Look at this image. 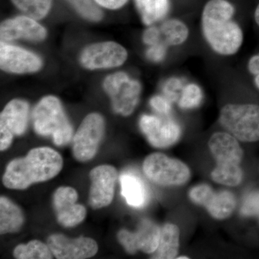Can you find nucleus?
<instances>
[{
    "label": "nucleus",
    "mask_w": 259,
    "mask_h": 259,
    "mask_svg": "<svg viewBox=\"0 0 259 259\" xmlns=\"http://www.w3.org/2000/svg\"><path fill=\"white\" fill-rule=\"evenodd\" d=\"M235 13V7L228 0H209L202 10V34L218 55H235L243 45L244 35L239 24L233 20Z\"/></svg>",
    "instance_id": "nucleus-1"
},
{
    "label": "nucleus",
    "mask_w": 259,
    "mask_h": 259,
    "mask_svg": "<svg viewBox=\"0 0 259 259\" xmlns=\"http://www.w3.org/2000/svg\"><path fill=\"white\" fill-rule=\"evenodd\" d=\"M63 163L62 157L55 150L33 148L25 157L15 158L8 163L3 177V185L12 190H25L33 184L57 176Z\"/></svg>",
    "instance_id": "nucleus-2"
},
{
    "label": "nucleus",
    "mask_w": 259,
    "mask_h": 259,
    "mask_svg": "<svg viewBox=\"0 0 259 259\" xmlns=\"http://www.w3.org/2000/svg\"><path fill=\"white\" fill-rule=\"evenodd\" d=\"M209 147L217 161V166L211 175L212 180L230 187L240 185L243 179L240 163L243 151L238 139L229 133H215L209 139Z\"/></svg>",
    "instance_id": "nucleus-3"
},
{
    "label": "nucleus",
    "mask_w": 259,
    "mask_h": 259,
    "mask_svg": "<svg viewBox=\"0 0 259 259\" xmlns=\"http://www.w3.org/2000/svg\"><path fill=\"white\" fill-rule=\"evenodd\" d=\"M32 122L35 133L45 137L51 136L56 146H65L72 139V127L55 97H44L37 104L32 112Z\"/></svg>",
    "instance_id": "nucleus-4"
},
{
    "label": "nucleus",
    "mask_w": 259,
    "mask_h": 259,
    "mask_svg": "<svg viewBox=\"0 0 259 259\" xmlns=\"http://www.w3.org/2000/svg\"><path fill=\"white\" fill-rule=\"evenodd\" d=\"M219 122L229 134L243 142L259 141V105L228 104L221 109Z\"/></svg>",
    "instance_id": "nucleus-5"
},
{
    "label": "nucleus",
    "mask_w": 259,
    "mask_h": 259,
    "mask_svg": "<svg viewBox=\"0 0 259 259\" xmlns=\"http://www.w3.org/2000/svg\"><path fill=\"white\" fill-rule=\"evenodd\" d=\"M148 180L163 186L182 185L190 180V168L180 160L168 157L161 153L149 155L143 164Z\"/></svg>",
    "instance_id": "nucleus-6"
},
{
    "label": "nucleus",
    "mask_w": 259,
    "mask_h": 259,
    "mask_svg": "<svg viewBox=\"0 0 259 259\" xmlns=\"http://www.w3.org/2000/svg\"><path fill=\"white\" fill-rule=\"evenodd\" d=\"M104 89L112 100L116 113L129 116L137 107L141 97V84L131 79L124 72H117L107 76L104 81Z\"/></svg>",
    "instance_id": "nucleus-7"
},
{
    "label": "nucleus",
    "mask_w": 259,
    "mask_h": 259,
    "mask_svg": "<svg viewBox=\"0 0 259 259\" xmlns=\"http://www.w3.org/2000/svg\"><path fill=\"white\" fill-rule=\"evenodd\" d=\"M105 131V120L98 113L83 119L73 139V155L77 161L93 159L98 151Z\"/></svg>",
    "instance_id": "nucleus-8"
},
{
    "label": "nucleus",
    "mask_w": 259,
    "mask_h": 259,
    "mask_svg": "<svg viewBox=\"0 0 259 259\" xmlns=\"http://www.w3.org/2000/svg\"><path fill=\"white\" fill-rule=\"evenodd\" d=\"M29 105L23 100H12L0 115V150L8 149L15 136L25 134L28 126Z\"/></svg>",
    "instance_id": "nucleus-9"
},
{
    "label": "nucleus",
    "mask_w": 259,
    "mask_h": 259,
    "mask_svg": "<svg viewBox=\"0 0 259 259\" xmlns=\"http://www.w3.org/2000/svg\"><path fill=\"white\" fill-rule=\"evenodd\" d=\"M189 195L192 202L204 206L213 218L218 220L231 216L236 205V199L231 192H215L207 185L195 186L190 191Z\"/></svg>",
    "instance_id": "nucleus-10"
},
{
    "label": "nucleus",
    "mask_w": 259,
    "mask_h": 259,
    "mask_svg": "<svg viewBox=\"0 0 259 259\" xmlns=\"http://www.w3.org/2000/svg\"><path fill=\"white\" fill-rule=\"evenodd\" d=\"M161 228L149 220H143L136 232L121 230L117 233V239L126 251L134 254L138 250L146 253L156 251L159 244Z\"/></svg>",
    "instance_id": "nucleus-11"
},
{
    "label": "nucleus",
    "mask_w": 259,
    "mask_h": 259,
    "mask_svg": "<svg viewBox=\"0 0 259 259\" xmlns=\"http://www.w3.org/2000/svg\"><path fill=\"white\" fill-rule=\"evenodd\" d=\"M140 127L148 142L156 148H167L176 144L182 130L171 118L144 115L140 119Z\"/></svg>",
    "instance_id": "nucleus-12"
},
{
    "label": "nucleus",
    "mask_w": 259,
    "mask_h": 259,
    "mask_svg": "<svg viewBox=\"0 0 259 259\" xmlns=\"http://www.w3.org/2000/svg\"><path fill=\"white\" fill-rule=\"evenodd\" d=\"M127 58L125 48L115 42H98L83 50L81 64L89 69L117 67L123 64Z\"/></svg>",
    "instance_id": "nucleus-13"
},
{
    "label": "nucleus",
    "mask_w": 259,
    "mask_h": 259,
    "mask_svg": "<svg viewBox=\"0 0 259 259\" xmlns=\"http://www.w3.org/2000/svg\"><path fill=\"white\" fill-rule=\"evenodd\" d=\"M92 181L89 203L93 209L110 205L115 193L117 171L110 165H101L94 168L90 174Z\"/></svg>",
    "instance_id": "nucleus-14"
},
{
    "label": "nucleus",
    "mask_w": 259,
    "mask_h": 259,
    "mask_svg": "<svg viewBox=\"0 0 259 259\" xmlns=\"http://www.w3.org/2000/svg\"><path fill=\"white\" fill-rule=\"evenodd\" d=\"M47 245L58 259L89 258L98 251L97 242L87 237L70 238L64 235L53 234L49 236Z\"/></svg>",
    "instance_id": "nucleus-15"
},
{
    "label": "nucleus",
    "mask_w": 259,
    "mask_h": 259,
    "mask_svg": "<svg viewBox=\"0 0 259 259\" xmlns=\"http://www.w3.org/2000/svg\"><path fill=\"white\" fill-rule=\"evenodd\" d=\"M78 193L72 187H61L54 194V207L58 222L66 228H73L83 222L87 209L76 203Z\"/></svg>",
    "instance_id": "nucleus-16"
},
{
    "label": "nucleus",
    "mask_w": 259,
    "mask_h": 259,
    "mask_svg": "<svg viewBox=\"0 0 259 259\" xmlns=\"http://www.w3.org/2000/svg\"><path fill=\"white\" fill-rule=\"evenodd\" d=\"M0 66L8 72L25 74L38 71L41 68L42 61L30 51L2 41Z\"/></svg>",
    "instance_id": "nucleus-17"
},
{
    "label": "nucleus",
    "mask_w": 259,
    "mask_h": 259,
    "mask_svg": "<svg viewBox=\"0 0 259 259\" xmlns=\"http://www.w3.org/2000/svg\"><path fill=\"white\" fill-rule=\"evenodd\" d=\"M0 36L2 41L20 38L40 41L47 36V30L33 18L20 16L5 20L1 24Z\"/></svg>",
    "instance_id": "nucleus-18"
},
{
    "label": "nucleus",
    "mask_w": 259,
    "mask_h": 259,
    "mask_svg": "<svg viewBox=\"0 0 259 259\" xmlns=\"http://www.w3.org/2000/svg\"><path fill=\"white\" fill-rule=\"evenodd\" d=\"M122 194L132 207L141 208L148 202V192L146 185L134 174L124 173L120 177Z\"/></svg>",
    "instance_id": "nucleus-19"
},
{
    "label": "nucleus",
    "mask_w": 259,
    "mask_h": 259,
    "mask_svg": "<svg viewBox=\"0 0 259 259\" xmlns=\"http://www.w3.org/2000/svg\"><path fill=\"white\" fill-rule=\"evenodd\" d=\"M25 218L21 209L10 199L0 197V233H16L21 229Z\"/></svg>",
    "instance_id": "nucleus-20"
},
{
    "label": "nucleus",
    "mask_w": 259,
    "mask_h": 259,
    "mask_svg": "<svg viewBox=\"0 0 259 259\" xmlns=\"http://www.w3.org/2000/svg\"><path fill=\"white\" fill-rule=\"evenodd\" d=\"M180 229L174 224H166L161 229L159 244L153 258H176L180 247Z\"/></svg>",
    "instance_id": "nucleus-21"
},
{
    "label": "nucleus",
    "mask_w": 259,
    "mask_h": 259,
    "mask_svg": "<svg viewBox=\"0 0 259 259\" xmlns=\"http://www.w3.org/2000/svg\"><path fill=\"white\" fill-rule=\"evenodd\" d=\"M143 23L153 25L164 18L169 11V0H135Z\"/></svg>",
    "instance_id": "nucleus-22"
},
{
    "label": "nucleus",
    "mask_w": 259,
    "mask_h": 259,
    "mask_svg": "<svg viewBox=\"0 0 259 259\" xmlns=\"http://www.w3.org/2000/svg\"><path fill=\"white\" fill-rule=\"evenodd\" d=\"M163 41L168 47H178L187 41L190 35L188 27L182 20L169 19L160 27Z\"/></svg>",
    "instance_id": "nucleus-23"
},
{
    "label": "nucleus",
    "mask_w": 259,
    "mask_h": 259,
    "mask_svg": "<svg viewBox=\"0 0 259 259\" xmlns=\"http://www.w3.org/2000/svg\"><path fill=\"white\" fill-rule=\"evenodd\" d=\"M13 255L18 259H51L54 256L49 245L37 240L18 245L15 248Z\"/></svg>",
    "instance_id": "nucleus-24"
},
{
    "label": "nucleus",
    "mask_w": 259,
    "mask_h": 259,
    "mask_svg": "<svg viewBox=\"0 0 259 259\" xmlns=\"http://www.w3.org/2000/svg\"><path fill=\"white\" fill-rule=\"evenodd\" d=\"M15 6L33 19L44 18L51 9L52 0H12Z\"/></svg>",
    "instance_id": "nucleus-25"
},
{
    "label": "nucleus",
    "mask_w": 259,
    "mask_h": 259,
    "mask_svg": "<svg viewBox=\"0 0 259 259\" xmlns=\"http://www.w3.org/2000/svg\"><path fill=\"white\" fill-rule=\"evenodd\" d=\"M203 100L202 89L196 83H189L184 86L178 100V105L184 110L199 107Z\"/></svg>",
    "instance_id": "nucleus-26"
},
{
    "label": "nucleus",
    "mask_w": 259,
    "mask_h": 259,
    "mask_svg": "<svg viewBox=\"0 0 259 259\" xmlns=\"http://www.w3.org/2000/svg\"><path fill=\"white\" fill-rule=\"evenodd\" d=\"M83 18L92 21H99L101 20L102 14L100 9L94 4L93 0H69Z\"/></svg>",
    "instance_id": "nucleus-27"
},
{
    "label": "nucleus",
    "mask_w": 259,
    "mask_h": 259,
    "mask_svg": "<svg viewBox=\"0 0 259 259\" xmlns=\"http://www.w3.org/2000/svg\"><path fill=\"white\" fill-rule=\"evenodd\" d=\"M183 81L178 78H171L163 85V95L171 102H178L182 89L185 85Z\"/></svg>",
    "instance_id": "nucleus-28"
},
{
    "label": "nucleus",
    "mask_w": 259,
    "mask_h": 259,
    "mask_svg": "<svg viewBox=\"0 0 259 259\" xmlns=\"http://www.w3.org/2000/svg\"><path fill=\"white\" fill-rule=\"evenodd\" d=\"M150 105L155 111L161 115H168L171 111V102L165 96L153 97L150 100Z\"/></svg>",
    "instance_id": "nucleus-29"
},
{
    "label": "nucleus",
    "mask_w": 259,
    "mask_h": 259,
    "mask_svg": "<svg viewBox=\"0 0 259 259\" xmlns=\"http://www.w3.org/2000/svg\"><path fill=\"white\" fill-rule=\"evenodd\" d=\"M167 47L168 46L163 41L150 47L146 52L148 59L154 62H160L163 61L166 57Z\"/></svg>",
    "instance_id": "nucleus-30"
},
{
    "label": "nucleus",
    "mask_w": 259,
    "mask_h": 259,
    "mask_svg": "<svg viewBox=\"0 0 259 259\" xmlns=\"http://www.w3.org/2000/svg\"><path fill=\"white\" fill-rule=\"evenodd\" d=\"M241 213L244 215H259V194H250L245 199Z\"/></svg>",
    "instance_id": "nucleus-31"
},
{
    "label": "nucleus",
    "mask_w": 259,
    "mask_h": 259,
    "mask_svg": "<svg viewBox=\"0 0 259 259\" xmlns=\"http://www.w3.org/2000/svg\"><path fill=\"white\" fill-rule=\"evenodd\" d=\"M143 40L146 45L149 46V47H152L158 42L163 41L161 40V32L160 28H158L156 26L149 27L144 32Z\"/></svg>",
    "instance_id": "nucleus-32"
},
{
    "label": "nucleus",
    "mask_w": 259,
    "mask_h": 259,
    "mask_svg": "<svg viewBox=\"0 0 259 259\" xmlns=\"http://www.w3.org/2000/svg\"><path fill=\"white\" fill-rule=\"evenodd\" d=\"M97 4L108 9L116 10L122 8L127 0H95Z\"/></svg>",
    "instance_id": "nucleus-33"
},
{
    "label": "nucleus",
    "mask_w": 259,
    "mask_h": 259,
    "mask_svg": "<svg viewBox=\"0 0 259 259\" xmlns=\"http://www.w3.org/2000/svg\"><path fill=\"white\" fill-rule=\"evenodd\" d=\"M248 69L250 74L254 76L259 74V54L250 58L248 63Z\"/></svg>",
    "instance_id": "nucleus-34"
},
{
    "label": "nucleus",
    "mask_w": 259,
    "mask_h": 259,
    "mask_svg": "<svg viewBox=\"0 0 259 259\" xmlns=\"http://www.w3.org/2000/svg\"><path fill=\"white\" fill-rule=\"evenodd\" d=\"M254 20L255 23H256L257 25L259 27V4L258 5V6L256 7V8H255Z\"/></svg>",
    "instance_id": "nucleus-35"
},
{
    "label": "nucleus",
    "mask_w": 259,
    "mask_h": 259,
    "mask_svg": "<svg viewBox=\"0 0 259 259\" xmlns=\"http://www.w3.org/2000/svg\"><path fill=\"white\" fill-rule=\"evenodd\" d=\"M254 83L255 87H256V88H258V90H259V74L255 76Z\"/></svg>",
    "instance_id": "nucleus-36"
},
{
    "label": "nucleus",
    "mask_w": 259,
    "mask_h": 259,
    "mask_svg": "<svg viewBox=\"0 0 259 259\" xmlns=\"http://www.w3.org/2000/svg\"><path fill=\"white\" fill-rule=\"evenodd\" d=\"M178 258V259H184V258L188 259L189 257H187V256H181V257H178V258Z\"/></svg>",
    "instance_id": "nucleus-37"
}]
</instances>
